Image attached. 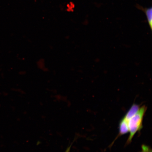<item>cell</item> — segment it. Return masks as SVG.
<instances>
[{"instance_id": "5", "label": "cell", "mask_w": 152, "mask_h": 152, "mask_svg": "<svg viewBox=\"0 0 152 152\" xmlns=\"http://www.w3.org/2000/svg\"><path fill=\"white\" fill-rule=\"evenodd\" d=\"M142 152H151V150L149 147L145 145L142 146Z\"/></svg>"}, {"instance_id": "3", "label": "cell", "mask_w": 152, "mask_h": 152, "mask_svg": "<svg viewBox=\"0 0 152 152\" xmlns=\"http://www.w3.org/2000/svg\"><path fill=\"white\" fill-rule=\"evenodd\" d=\"M137 7L138 9L143 11L145 13L147 17L148 23L149 24L150 28L151 30L152 29V7L149 8H143L139 5L137 6Z\"/></svg>"}, {"instance_id": "2", "label": "cell", "mask_w": 152, "mask_h": 152, "mask_svg": "<svg viewBox=\"0 0 152 152\" xmlns=\"http://www.w3.org/2000/svg\"><path fill=\"white\" fill-rule=\"evenodd\" d=\"M140 106L136 104H133L130 109L125 114L123 118L129 121V119L136 114L140 109Z\"/></svg>"}, {"instance_id": "6", "label": "cell", "mask_w": 152, "mask_h": 152, "mask_svg": "<svg viewBox=\"0 0 152 152\" xmlns=\"http://www.w3.org/2000/svg\"><path fill=\"white\" fill-rule=\"evenodd\" d=\"M71 146L72 144L71 145H70L67 148H66V151L64 152H70V150H71Z\"/></svg>"}, {"instance_id": "1", "label": "cell", "mask_w": 152, "mask_h": 152, "mask_svg": "<svg viewBox=\"0 0 152 152\" xmlns=\"http://www.w3.org/2000/svg\"><path fill=\"white\" fill-rule=\"evenodd\" d=\"M147 107L143 105L140 107L139 110L136 114L129 119L128 128L130 135L127 140V144L132 141V138L137 132H140L142 128V121Z\"/></svg>"}, {"instance_id": "4", "label": "cell", "mask_w": 152, "mask_h": 152, "mask_svg": "<svg viewBox=\"0 0 152 152\" xmlns=\"http://www.w3.org/2000/svg\"><path fill=\"white\" fill-rule=\"evenodd\" d=\"M129 132L128 121L123 118L119 123L118 136L123 135Z\"/></svg>"}]
</instances>
